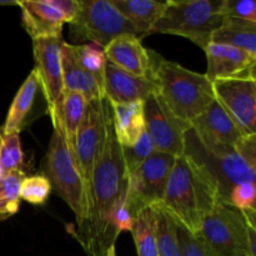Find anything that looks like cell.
<instances>
[{
  "instance_id": "1",
  "label": "cell",
  "mask_w": 256,
  "mask_h": 256,
  "mask_svg": "<svg viewBox=\"0 0 256 256\" xmlns=\"http://www.w3.org/2000/svg\"><path fill=\"white\" fill-rule=\"evenodd\" d=\"M128 172L122 159V145L118 142L112 125V112L105 98V124L102 149L92 175L86 216L76 226L75 238L89 256H105L114 246L112 215L126 196Z\"/></svg>"
},
{
  "instance_id": "2",
  "label": "cell",
  "mask_w": 256,
  "mask_h": 256,
  "mask_svg": "<svg viewBox=\"0 0 256 256\" xmlns=\"http://www.w3.org/2000/svg\"><path fill=\"white\" fill-rule=\"evenodd\" d=\"M216 192L188 156L176 158L160 206L188 232L196 234L204 218L219 202Z\"/></svg>"
},
{
  "instance_id": "3",
  "label": "cell",
  "mask_w": 256,
  "mask_h": 256,
  "mask_svg": "<svg viewBox=\"0 0 256 256\" xmlns=\"http://www.w3.org/2000/svg\"><path fill=\"white\" fill-rule=\"evenodd\" d=\"M152 84L170 112L185 124H192L215 99L212 82L206 75L169 62L154 50Z\"/></svg>"
},
{
  "instance_id": "4",
  "label": "cell",
  "mask_w": 256,
  "mask_h": 256,
  "mask_svg": "<svg viewBox=\"0 0 256 256\" xmlns=\"http://www.w3.org/2000/svg\"><path fill=\"white\" fill-rule=\"evenodd\" d=\"M184 155L204 174L220 202H228L230 192L236 185L255 182V165L250 164L236 149L204 142L192 126L184 135Z\"/></svg>"
},
{
  "instance_id": "5",
  "label": "cell",
  "mask_w": 256,
  "mask_h": 256,
  "mask_svg": "<svg viewBox=\"0 0 256 256\" xmlns=\"http://www.w3.org/2000/svg\"><path fill=\"white\" fill-rule=\"evenodd\" d=\"M196 235L212 256H256V212H242L219 202Z\"/></svg>"
},
{
  "instance_id": "6",
  "label": "cell",
  "mask_w": 256,
  "mask_h": 256,
  "mask_svg": "<svg viewBox=\"0 0 256 256\" xmlns=\"http://www.w3.org/2000/svg\"><path fill=\"white\" fill-rule=\"evenodd\" d=\"M222 0H168L164 12L150 34H172L186 38L202 50L212 42V35L222 25Z\"/></svg>"
},
{
  "instance_id": "7",
  "label": "cell",
  "mask_w": 256,
  "mask_h": 256,
  "mask_svg": "<svg viewBox=\"0 0 256 256\" xmlns=\"http://www.w3.org/2000/svg\"><path fill=\"white\" fill-rule=\"evenodd\" d=\"M52 122L54 132L45 158L44 176L50 182L52 192L59 195L72 210L76 226H79L86 215L84 184L59 120L52 116Z\"/></svg>"
},
{
  "instance_id": "8",
  "label": "cell",
  "mask_w": 256,
  "mask_h": 256,
  "mask_svg": "<svg viewBox=\"0 0 256 256\" xmlns=\"http://www.w3.org/2000/svg\"><path fill=\"white\" fill-rule=\"evenodd\" d=\"M136 35L135 28L112 5V0H79V12L70 22V38L78 42H90L105 49L115 38Z\"/></svg>"
},
{
  "instance_id": "9",
  "label": "cell",
  "mask_w": 256,
  "mask_h": 256,
  "mask_svg": "<svg viewBox=\"0 0 256 256\" xmlns=\"http://www.w3.org/2000/svg\"><path fill=\"white\" fill-rule=\"evenodd\" d=\"M176 158L155 152L134 172L128 175L124 208L132 219L146 208L159 205Z\"/></svg>"
},
{
  "instance_id": "10",
  "label": "cell",
  "mask_w": 256,
  "mask_h": 256,
  "mask_svg": "<svg viewBox=\"0 0 256 256\" xmlns=\"http://www.w3.org/2000/svg\"><path fill=\"white\" fill-rule=\"evenodd\" d=\"M105 124V98L102 100H94L88 102L84 119L78 130L75 139V162L82 175V184L88 200H89L90 188H92V175L96 166L98 158L102 149V135ZM86 216V215H85Z\"/></svg>"
},
{
  "instance_id": "11",
  "label": "cell",
  "mask_w": 256,
  "mask_h": 256,
  "mask_svg": "<svg viewBox=\"0 0 256 256\" xmlns=\"http://www.w3.org/2000/svg\"><path fill=\"white\" fill-rule=\"evenodd\" d=\"M146 132L152 138L156 152L180 158L184 155V135L190 124L180 122L164 104L156 92L144 100Z\"/></svg>"
},
{
  "instance_id": "12",
  "label": "cell",
  "mask_w": 256,
  "mask_h": 256,
  "mask_svg": "<svg viewBox=\"0 0 256 256\" xmlns=\"http://www.w3.org/2000/svg\"><path fill=\"white\" fill-rule=\"evenodd\" d=\"M214 96L246 134L256 135V79L212 82Z\"/></svg>"
},
{
  "instance_id": "13",
  "label": "cell",
  "mask_w": 256,
  "mask_h": 256,
  "mask_svg": "<svg viewBox=\"0 0 256 256\" xmlns=\"http://www.w3.org/2000/svg\"><path fill=\"white\" fill-rule=\"evenodd\" d=\"M45 112L49 114L46 98L39 75L34 69L18 90L0 132L2 135L20 134Z\"/></svg>"
},
{
  "instance_id": "14",
  "label": "cell",
  "mask_w": 256,
  "mask_h": 256,
  "mask_svg": "<svg viewBox=\"0 0 256 256\" xmlns=\"http://www.w3.org/2000/svg\"><path fill=\"white\" fill-rule=\"evenodd\" d=\"M190 126L202 142L215 146L238 149L249 136L216 99L210 102L202 114L192 120Z\"/></svg>"
},
{
  "instance_id": "15",
  "label": "cell",
  "mask_w": 256,
  "mask_h": 256,
  "mask_svg": "<svg viewBox=\"0 0 256 256\" xmlns=\"http://www.w3.org/2000/svg\"><path fill=\"white\" fill-rule=\"evenodd\" d=\"M62 44H64L62 36L32 40L35 70L39 75L46 98L49 114L52 112L55 104L59 102L64 92L62 62H60V49Z\"/></svg>"
},
{
  "instance_id": "16",
  "label": "cell",
  "mask_w": 256,
  "mask_h": 256,
  "mask_svg": "<svg viewBox=\"0 0 256 256\" xmlns=\"http://www.w3.org/2000/svg\"><path fill=\"white\" fill-rule=\"evenodd\" d=\"M208 60L205 75L212 82L232 79H256V55L238 48L210 42L204 50Z\"/></svg>"
},
{
  "instance_id": "17",
  "label": "cell",
  "mask_w": 256,
  "mask_h": 256,
  "mask_svg": "<svg viewBox=\"0 0 256 256\" xmlns=\"http://www.w3.org/2000/svg\"><path fill=\"white\" fill-rule=\"evenodd\" d=\"M102 50L108 62L115 66L132 76L152 82V50L146 49L136 35H120Z\"/></svg>"
},
{
  "instance_id": "18",
  "label": "cell",
  "mask_w": 256,
  "mask_h": 256,
  "mask_svg": "<svg viewBox=\"0 0 256 256\" xmlns=\"http://www.w3.org/2000/svg\"><path fill=\"white\" fill-rule=\"evenodd\" d=\"M22 9V22L32 40L62 36L65 19L52 0L16 2Z\"/></svg>"
},
{
  "instance_id": "19",
  "label": "cell",
  "mask_w": 256,
  "mask_h": 256,
  "mask_svg": "<svg viewBox=\"0 0 256 256\" xmlns=\"http://www.w3.org/2000/svg\"><path fill=\"white\" fill-rule=\"evenodd\" d=\"M104 95L112 104L144 102L155 90L152 80L132 76L106 62L102 80Z\"/></svg>"
},
{
  "instance_id": "20",
  "label": "cell",
  "mask_w": 256,
  "mask_h": 256,
  "mask_svg": "<svg viewBox=\"0 0 256 256\" xmlns=\"http://www.w3.org/2000/svg\"><path fill=\"white\" fill-rule=\"evenodd\" d=\"M60 62L65 90L79 92L88 102L105 98L102 82L80 65L75 55L74 45L64 42L60 49Z\"/></svg>"
},
{
  "instance_id": "21",
  "label": "cell",
  "mask_w": 256,
  "mask_h": 256,
  "mask_svg": "<svg viewBox=\"0 0 256 256\" xmlns=\"http://www.w3.org/2000/svg\"><path fill=\"white\" fill-rule=\"evenodd\" d=\"M112 125L118 142L122 146H132L146 132L144 102L112 104Z\"/></svg>"
},
{
  "instance_id": "22",
  "label": "cell",
  "mask_w": 256,
  "mask_h": 256,
  "mask_svg": "<svg viewBox=\"0 0 256 256\" xmlns=\"http://www.w3.org/2000/svg\"><path fill=\"white\" fill-rule=\"evenodd\" d=\"M86 106L88 102L84 99L82 94L64 89L59 102L55 104L54 109L49 114L50 118L55 116L59 120L74 159L75 139H76L78 130H79L82 119H84Z\"/></svg>"
},
{
  "instance_id": "23",
  "label": "cell",
  "mask_w": 256,
  "mask_h": 256,
  "mask_svg": "<svg viewBox=\"0 0 256 256\" xmlns=\"http://www.w3.org/2000/svg\"><path fill=\"white\" fill-rule=\"evenodd\" d=\"M210 42L238 48L256 55V22L224 18L222 25L212 32Z\"/></svg>"
},
{
  "instance_id": "24",
  "label": "cell",
  "mask_w": 256,
  "mask_h": 256,
  "mask_svg": "<svg viewBox=\"0 0 256 256\" xmlns=\"http://www.w3.org/2000/svg\"><path fill=\"white\" fill-rule=\"evenodd\" d=\"M112 5L135 28L136 32L150 34L166 6V2L154 0H112Z\"/></svg>"
},
{
  "instance_id": "25",
  "label": "cell",
  "mask_w": 256,
  "mask_h": 256,
  "mask_svg": "<svg viewBox=\"0 0 256 256\" xmlns=\"http://www.w3.org/2000/svg\"><path fill=\"white\" fill-rule=\"evenodd\" d=\"M132 239L138 256H159L158 252V218L155 208H146L132 220Z\"/></svg>"
},
{
  "instance_id": "26",
  "label": "cell",
  "mask_w": 256,
  "mask_h": 256,
  "mask_svg": "<svg viewBox=\"0 0 256 256\" xmlns=\"http://www.w3.org/2000/svg\"><path fill=\"white\" fill-rule=\"evenodd\" d=\"M26 178L24 172H6L0 179V222L9 219L19 212L20 186Z\"/></svg>"
},
{
  "instance_id": "27",
  "label": "cell",
  "mask_w": 256,
  "mask_h": 256,
  "mask_svg": "<svg viewBox=\"0 0 256 256\" xmlns=\"http://www.w3.org/2000/svg\"><path fill=\"white\" fill-rule=\"evenodd\" d=\"M158 218V252L159 256H182L178 224L160 205L154 206Z\"/></svg>"
},
{
  "instance_id": "28",
  "label": "cell",
  "mask_w": 256,
  "mask_h": 256,
  "mask_svg": "<svg viewBox=\"0 0 256 256\" xmlns=\"http://www.w3.org/2000/svg\"><path fill=\"white\" fill-rule=\"evenodd\" d=\"M24 152L22 149L19 134H2L0 146V169L4 174L12 172H22Z\"/></svg>"
},
{
  "instance_id": "29",
  "label": "cell",
  "mask_w": 256,
  "mask_h": 256,
  "mask_svg": "<svg viewBox=\"0 0 256 256\" xmlns=\"http://www.w3.org/2000/svg\"><path fill=\"white\" fill-rule=\"evenodd\" d=\"M74 45V52L80 65L102 82L104 80V69L106 65V56L102 48L94 44Z\"/></svg>"
},
{
  "instance_id": "30",
  "label": "cell",
  "mask_w": 256,
  "mask_h": 256,
  "mask_svg": "<svg viewBox=\"0 0 256 256\" xmlns=\"http://www.w3.org/2000/svg\"><path fill=\"white\" fill-rule=\"evenodd\" d=\"M122 159H124L125 169H126L128 175L134 172L148 158L152 156L156 150H155L154 142L152 138L149 136L146 132L142 135L138 142L132 146H122Z\"/></svg>"
},
{
  "instance_id": "31",
  "label": "cell",
  "mask_w": 256,
  "mask_h": 256,
  "mask_svg": "<svg viewBox=\"0 0 256 256\" xmlns=\"http://www.w3.org/2000/svg\"><path fill=\"white\" fill-rule=\"evenodd\" d=\"M52 192L50 182L44 175L26 176L20 186V199L32 205H44Z\"/></svg>"
},
{
  "instance_id": "32",
  "label": "cell",
  "mask_w": 256,
  "mask_h": 256,
  "mask_svg": "<svg viewBox=\"0 0 256 256\" xmlns=\"http://www.w3.org/2000/svg\"><path fill=\"white\" fill-rule=\"evenodd\" d=\"M220 12L224 18L256 22V2L254 0H222Z\"/></svg>"
},
{
  "instance_id": "33",
  "label": "cell",
  "mask_w": 256,
  "mask_h": 256,
  "mask_svg": "<svg viewBox=\"0 0 256 256\" xmlns=\"http://www.w3.org/2000/svg\"><path fill=\"white\" fill-rule=\"evenodd\" d=\"M255 182H242L232 188L228 202L240 212H256Z\"/></svg>"
},
{
  "instance_id": "34",
  "label": "cell",
  "mask_w": 256,
  "mask_h": 256,
  "mask_svg": "<svg viewBox=\"0 0 256 256\" xmlns=\"http://www.w3.org/2000/svg\"><path fill=\"white\" fill-rule=\"evenodd\" d=\"M178 230L182 256H212L196 234L188 232L180 225H178Z\"/></svg>"
},
{
  "instance_id": "35",
  "label": "cell",
  "mask_w": 256,
  "mask_h": 256,
  "mask_svg": "<svg viewBox=\"0 0 256 256\" xmlns=\"http://www.w3.org/2000/svg\"><path fill=\"white\" fill-rule=\"evenodd\" d=\"M55 6L64 16L65 22H72L79 12V0H52Z\"/></svg>"
},
{
  "instance_id": "36",
  "label": "cell",
  "mask_w": 256,
  "mask_h": 256,
  "mask_svg": "<svg viewBox=\"0 0 256 256\" xmlns=\"http://www.w3.org/2000/svg\"><path fill=\"white\" fill-rule=\"evenodd\" d=\"M105 256H116V250H115V245L114 246H110L109 249H108L106 254Z\"/></svg>"
},
{
  "instance_id": "37",
  "label": "cell",
  "mask_w": 256,
  "mask_h": 256,
  "mask_svg": "<svg viewBox=\"0 0 256 256\" xmlns=\"http://www.w3.org/2000/svg\"><path fill=\"white\" fill-rule=\"evenodd\" d=\"M0 146H2V132H0Z\"/></svg>"
}]
</instances>
